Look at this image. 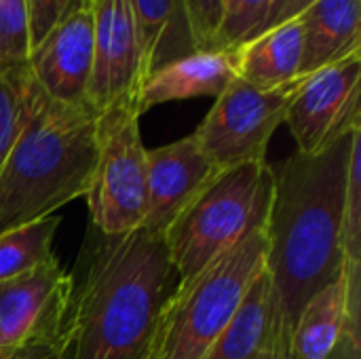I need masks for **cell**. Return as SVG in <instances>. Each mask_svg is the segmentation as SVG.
Listing matches in <instances>:
<instances>
[{
    "label": "cell",
    "mask_w": 361,
    "mask_h": 359,
    "mask_svg": "<svg viewBox=\"0 0 361 359\" xmlns=\"http://www.w3.org/2000/svg\"><path fill=\"white\" fill-rule=\"evenodd\" d=\"M264 226L252 231L188 281H178L161 313L148 359H205L254 279L264 271Z\"/></svg>",
    "instance_id": "277c9868"
},
{
    "label": "cell",
    "mask_w": 361,
    "mask_h": 359,
    "mask_svg": "<svg viewBox=\"0 0 361 359\" xmlns=\"http://www.w3.org/2000/svg\"><path fill=\"white\" fill-rule=\"evenodd\" d=\"M300 17V76L361 55V0H317Z\"/></svg>",
    "instance_id": "2e32d148"
},
{
    "label": "cell",
    "mask_w": 361,
    "mask_h": 359,
    "mask_svg": "<svg viewBox=\"0 0 361 359\" xmlns=\"http://www.w3.org/2000/svg\"><path fill=\"white\" fill-rule=\"evenodd\" d=\"M146 161L148 207L142 229L163 237L173 220L222 174V169L205 154L192 133L148 150Z\"/></svg>",
    "instance_id": "7c38bea8"
},
{
    "label": "cell",
    "mask_w": 361,
    "mask_h": 359,
    "mask_svg": "<svg viewBox=\"0 0 361 359\" xmlns=\"http://www.w3.org/2000/svg\"><path fill=\"white\" fill-rule=\"evenodd\" d=\"M97 112L47 97L27 74L25 121L0 167V235L53 216L87 195L97 150Z\"/></svg>",
    "instance_id": "3957f363"
},
{
    "label": "cell",
    "mask_w": 361,
    "mask_h": 359,
    "mask_svg": "<svg viewBox=\"0 0 361 359\" xmlns=\"http://www.w3.org/2000/svg\"><path fill=\"white\" fill-rule=\"evenodd\" d=\"M59 218L49 216L0 235V284L55 260L53 237Z\"/></svg>",
    "instance_id": "d6986e66"
},
{
    "label": "cell",
    "mask_w": 361,
    "mask_h": 359,
    "mask_svg": "<svg viewBox=\"0 0 361 359\" xmlns=\"http://www.w3.org/2000/svg\"><path fill=\"white\" fill-rule=\"evenodd\" d=\"M361 127L317 154L294 152L273 167L267 218V262L279 326L281 358L305 305L336 281L345 267V197Z\"/></svg>",
    "instance_id": "6da1fadb"
},
{
    "label": "cell",
    "mask_w": 361,
    "mask_h": 359,
    "mask_svg": "<svg viewBox=\"0 0 361 359\" xmlns=\"http://www.w3.org/2000/svg\"><path fill=\"white\" fill-rule=\"evenodd\" d=\"M296 152L317 154L361 127V55L302 76L286 114Z\"/></svg>",
    "instance_id": "9c48e42d"
},
{
    "label": "cell",
    "mask_w": 361,
    "mask_h": 359,
    "mask_svg": "<svg viewBox=\"0 0 361 359\" xmlns=\"http://www.w3.org/2000/svg\"><path fill=\"white\" fill-rule=\"evenodd\" d=\"M61 332L66 359H148L161 313L178 288L165 239L91 226Z\"/></svg>",
    "instance_id": "7a4b0ae2"
},
{
    "label": "cell",
    "mask_w": 361,
    "mask_h": 359,
    "mask_svg": "<svg viewBox=\"0 0 361 359\" xmlns=\"http://www.w3.org/2000/svg\"><path fill=\"white\" fill-rule=\"evenodd\" d=\"M25 80L27 68L21 72H0V167L15 146L25 121Z\"/></svg>",
    "instance_id": "44dd1931"
},
{
    "label": "cell",
    "mask_w": 361,
    "mask_h": 359,
    "mask_svg": "<svg viewBox=\"0 0 361 359\" xmlns=\"http://www.w3.org/2000/svg\"><path fill=\"white\" fill-rule=\"evenodd\" d=\"M129 4L140 25L150 72L197 51L184 0H129Z\"/></svg>",
    "instance_id": "ac0fdd59"
},
{
    "label": "cell",
    "mask_w": 361,
    "mask_h": 359,
    "mask_svg": "<svg viewBox=\"0 0 361 359\" xmlns=\"http://www.w3.org/2000/svg\"><path fill=\"white\" fill-rule=\"evenodd\" d=\"M93 70V17L87 0L78 2L30 51L27 74L38 89L68 106L87 104Z\"/></svg>",
    "instance_id": "8fae6325"
},
{
    "label": "cell",
    "mask_w": 361,
    "mask_h": 359,
    "mask_svg": "<svg viewBox=\"0 0 361 359\" xmlns=\"http://www.w3.org/2000/svg\"><path fill=\"white\" fill-rule=\"evenodd\" d=\"M140 112L131 106L97 114L95 165L87 188L91 226L102 235L142 229L148 207V161L140 133Z\"/></svg>",
    "instance_id": "8992f818"
},
{
    "label": "cell",
    "mask_w": 361,
    "mask_h": 359,
    "mask_svg": "<svg viewBox=\"0 0 361 359\" xmlns=\"http://www.w3.org/2000/svg\"><path fill=\"white\" fill-rule=\"evenodd\" d=\"M30 57V25L23 0H0V72H21Z\"/></svg>",
    "instance_id": "ffe728a7"
},
{
    "label": "cell",
    "mask_w": 361,
    "mask_h": 359,
    "mask_svg": "<svg viewBox=\"0 0 361 359\" xmlns=\"http://www.w3.org/2000/svg\"><path fill=\"white\" fill-rule=\"evenodd\" d=\"M44 359H66V351H63V339H61V343L47 355Z\"/></svg>",
    "instance_id": "83f0119b"
},
{
    "label": "cell",
    "mask_w": 361,
    "mask_h": 359,
    "mask_svg": "<svg viewBox=\"0 0 361 359\" xmlns=\"http://www.w3.org/2000/svg\"><path fill=\"white\" fill-rule=\"evenodd\" d=\"M55 347H23L13 351H0V359H44Z\"/></svg>",
    "instance_id": "484cf974"
},
{
    "label": "cell",
    "mask_w": 361,
    "mask_h": 359,
    "mask_svg": "<svg viewBox=\"0 0 361 359\" xmlns=\"http://www.w3.org/2000/svg\"><path fill=\"white\" fill-rule=\"evenodd\" d=\"M300 80L302 76L277 89H258L235 76L192 135L222 171L245 163H264L269 142L286 123Z\"/></svg>",
    "instance_id": "52a82bcc"
},
{
    "label": "cell",
    "mask_w": 361,
    "mask_h": 359,
    "mask_svg": "<svg viewBox=\"0 0 361 359\" xmlns=\"http://www.w3.org/2000/svg\"><path fill=\"white\" fill-rule=\"evenodd\" d=\"M290 359H292V358H290Z\"/></svg>",
    "instance_id": "f546056e"
},
{
    "label": "cell",
    "mask_w": 361,
    "mask_h": 359,
    "mask_svg": "<svg viewBox=\"0 0 361 359\" xmlns=\"http://www.w3.org/2000/svg\"><path fill=\"white\" fill-rule=\"evenodd\" d=\"M82 0H23L30 25V51Z\"/></svg>",
    "instance_id": "cb8c5ba5"
},
{
    "label": "cell",
    "mask_w": 361,
    "mask_h": 359,
    "mask_svg": "<svg viewBox=\"0 0 361 359\" xmlns=\"http://www.w3.org/2000/svg\"><path fill=\"white\" fill-rule=\"evenodd\" d=\"M205 359H283L275 296L267 269L254 279L237 313Z\"/></svg>",
    "instance_id": "9a60e30c"
},
{
    "label": "cell",
    "mask_w": 361,
    "mask_h": 359,
    "mask_svg": "<svg viewBox=\"0 0 361 359\" xmlns=\"http://www.w3.org/2000/svg\"><path fill=\"white\" fill-rule=\"evenodd\" d=\"M288 0H273L271 2V8H269V13H267V17H264V21H262V25H260V30L256 32V34H260V32H264V30H269L273 23H275V19H277V15H279V11L283 8V4H286ZM254 34V36H256ZM250 40V38H247Z\"/></svg>",
    "instance_id": "4316f807"
},
{
    "label": "cell",
    "mask_w": 361,
    "mask_h": 359,
    "mask_svg": "<svg viewBox=\"0 0 361 359\" xmlns=\"http://www.w3.org/2000/svg\"><path fill=\"white\" fill-rule=\"evenodd\" d=\"M237 76L258 89H277L300 78L302 17L277 23L235 47Z\"/></svg>",
    "instance_id": "e0dca14e"
},
{
    "label": "cell",
    "mask_w": 361,
    "mask_h": 359,
    "mask_svg": "<svg viewBox=\"0 0 361 359\" xmlns=\"http://www.w3.org/2000/svg\"><path fill=\"white\" fill-rule=\"evenodd\" d=\"M271 2L273 0H228L214 49H235L252 38L260 30Z\"/></svg>",
    "instance_id": "7402d4cb"
},
{
    "label": "cell",
    "mask_w": 361,
    "mask_h": 359,
    "mask_svg": "<svg viewBox=\"0 0 361 359\" xmlns=\"http://www.w3.org/2000/svg\"><path fill=\"white\" fill-rule=\"evenodd\" d=\"M355 317H361V262H347L343 275L319 290L300 311L290 358L328 359Z\"/></svg>",
    "instance_id": "4fadbf2b"
},
{
    "label": "cell",
    "mask_w": 361,
    "mask_h": 359,
    "mask_svg": "<svg viewBox=\"0 0 361 359\" xmlns=\"http://www.w3.org/2000/svg\"><path fill=\"white\" fill-rule=\"evenodd\" d=\"M87 4L93 17V70L87 104L97 114L118 106L137 110L150 70L133 8L129 0H87Z\"/></svg>",
    "instance_id": "ba28073f"
},
{
    "label": "cell",
    "mask_w": 361,
    "mask_h": 359,
    "mask_svg": "<svg viewBox=\"0 0 361 359\" xmlns=\"http://www.w3.org/2000/svg\"><path fill=\"white\" fill-rule=\"evenodd\" d=\"M197 49H214L224 6L222 0H184Z\"/></svg>",
    "instance_id": "603a6c76"
},
{
    "label": "cell",
    "mask_w": 361,
    "mask_h": 359,
    "mask_svg": "<svg viewBox=\"0 0 361 359\" xmlns=\"http://www.w3.org/2000/svg\"><path fill=\"white\" fill-rule=\"evenodd\" d=\"M237 76L235 49H197L159 66L144 80L137 110L190 97H218Z\"/></svg>",
    "instance_id": "5bb4252c"
},
{
    "label": "cell",
    "mask_w": 361,
    "mask_h": 359,
    "mask_svg": "<svg viewBox=\"0 0 361 359\" xmlns=\"http://www.w3.org/2000/svg\"><path fill=\"white\" fill-rule=\"evenodd\" d=\"M74 277L51 260L0 284V351L57 347L68 320Z\"/></svg>",
    "instance_id": "30bf717a"
},
{
    "label": "cell",
    "mask_w": 361,
    "mask_h": 359,
    "mask_svg": "<svg viewBox=\"0 0 361 359\" xmlns=\"http://www.w3.org/2000/svg\"><path fill=\"white\" fill-rule=\"evenodd\" d=\"M273 199V165L245 163L224 169L173 220L163 239L180 281L267 224Z\"/></svg>",
    "instance_id": "5b68a950"
},
{
    "label": "cell",
    "mask_w": 361,
    "mask_h": 359,
    "mask_svg": "<svg viewBox=\"0 0 361 359\" xmlns=\"http://www.w3.org/2000/svg\"><path fill=\"white\" fill-rule=\"evenodd\" d=\"M317 0H288L286 4H283V8L279 11V15H277V19H275V23L271 25V28H275L277 23H281V21H288V19H294V17H300L311 4H315ZM269 28V30H271ZM267 32V30H264Z\"/></svg>",
    "instance_id": "d4e9b609"
},
{
    "label": "cell",
    "mask_w": 361,
    "mask_h": 359,
    "mask_svg": "<svg viewBox=\"0 0 361 359\" xmlns=\"http://www.w3.org/2000/svg\"><path fill=\"white\" fill-rule=\"evenodd\" d=\"M228 4V0H222V6H226Z\"/></svg>",
    "instance_id": "f1b7e54d"
}]
</instances>
